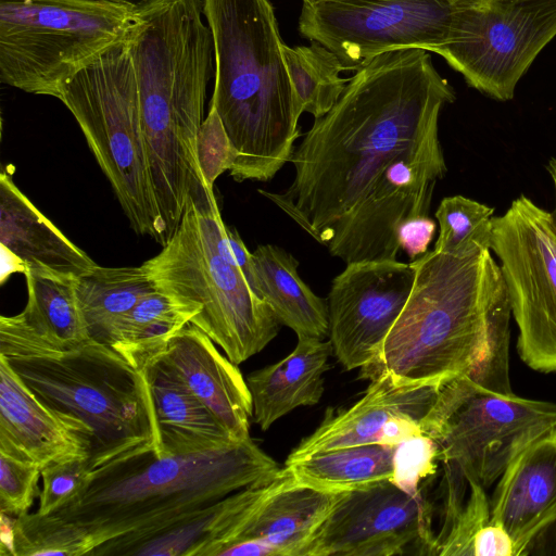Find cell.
<instances>
[{
	"instance_id": "obj_1",
	"label": "cell",
	"mask_w": 556,
	"mask_h": 556,
	"mask_svg": "<svg viewBox=\"0 0 556 556\" xmlns=\"http://www.w3.org/2000/svg\"><path fill=\"white\" fill-rule=\"evenodd\" d=\"M455 100L429 51L381 53L350 78L343 93L294 149L295 177L281 193L258 190L317 242L364 197L404 150L439 137V117Z\"/></svg>"
},
{
	"instance_id": "obj_2",
	"label": "cell",
	"mask_w": 556,
	"mask_h": 556,
	"mask_svg": "<svg viewBox=\"0 0 556 556\" xmlns=\"http://www.w3.org/2000/svg\"><path fill=\"white\" fill-rule=\"evenodd\" d=\"M279 470L251 438L188 455L139 450L90 470L49 515L16 517L13 556L134 555L191 514Z\"/></svg>"
},
{
	"instance_id": "obj_3",
	"label": "cell",
	"mask_w": 556,
	"mask_h": 556,
	"mask_svg": "<svg viewBox=\"0 0 556 556\" xmlns=\"http://www.w3.org/2000/svg\"><path fill=\"white\" fill-rule=\"evenodd\" d=\"M202 0H153L134 11L128 43L160 222L174 232L204 187L197 137L212 75V33Z\"/></svg>"
},
{
	"instance_id": "obj_4",
	"label": "cell",
	"mask_w": 556,
	"mask_h": 556,
	"mask_svg": "<svg viewBox=\"0 0 556 556\" xmlns=\"http://www.w3.org/2000/svg\"><path fill=\"white\" fill-rule=\"evenodd\" d=\"M409 264L415 273L409 296L378 359L359 377L442 387L472 368L509 327L507 288L491 250L468 256L432 250Z\"/></svg>"
},
{
	"instance_id": "obj_5",
	"label": "cell",
	"mask_w": 556,
	"mask_h": 556,
	"mask_svg": "<svg viewBox=\"0 0 556 556\" xmlns=\"http://www.w3.org/2000/svg\"><path fill=\"white\" fill-rule=\"evenodd\" d=\"M212 33L211 106L236 153V181H268L290 162L303 113L269 0H202Z\"/></svg>"
},
{
	"instance_id": "obj_6",
	"label": "cell",
	"mask_w": 556,
	"mask_h": 556,
	"mask_svg": "<svg viewBox=\"0 0 556 556\" xmlns=\"http://www.w3.org/2000/svg\"><path fill=\"white\" fill-rule=\"evenodd\" d=\"M0 356L43 403L92 430L91 470L139 450L157 451L146 377L114 349L93 340L54 349L0 324Z\"/></svg>"
},
{
	"instance_id": "obj_7",
	"label": "cell",
	"mask_w": 556,
	"mask_h": 556,
	"mask_svg": "<svg viewBox=\"0 0 556 556\" xmlns=\"http://www.w3.org/2000/svg\"><path fill=\"white\" fill-rule=\"evenodd\" d=\"M142 266L159 291L197 311L191 324L233 364L261 352L277 336L280 324L233 257L212 188L188 200L161 252Z\"/></svg>"
},
{
	"instance_id": "obj_8",
	"label": "cell",
	"mask_w": 556,
	"mask_h": 556,
	"mask_svg": "<svg viewBox=\"0 0 556 556\" xmlns=\"http://www.w3.org/2000/svg\"><path fill=\"white\" fill-rule=\"evenodd\" d=\"M127 34L76 73L58 99L75 117L131 228L163 245Z\"/></svg>"
},
{
	"instance_id": "obj_9",
	"label": "cell",
	"mask_w": 556,
	"mask_h": 556,
	"mask_svg": "<svg viewBox=\"0 0 556 556\" xmlns=\"http://www.w3.org/2000/svg\"><path fill=\"white\" fill-rule=\"evenodd\" d=\"M132 18L131 9L103 0H0V81L58 99Z\"/></svg>"
},
{
	"instance_id": "obj_10",
	"label": "cell",
	"mask_w": 556,
	"mask_h": 556,
	"mask_svg": "<svg viewBox=\"0 0 556 556\" xmlns=\"http://www.w3.org/2000/svg\"><path fill=\"white\" fill-rule=\"evenodd\" d=\"M491 251L518 328L517 351L531 369L556 371V225L526 194L492 217Z\"/></svg>"
},
{
	"instance_id": "obj_11",
	"label": "cell",
	"mask_w": 556,
	"mask_h": 556,
	"mask_svg": "<svg viewBox=\"0 0 556 556\" xmlns=\"http://www.w3.org/2000/svg\"><path fill=\"white\" fill-rule=\"evenodd\" d=\"M556 36V0H482L462 11L450 40L433 50L466 83L497 101Z\"/></svg>"
},
{
	"instance_id": "obj_12",
	"label": "cell",
	"mask_w": 556,
	"mask_h": 556,
	"mask_svg": "<svg viewBox=\"0 0 556 556\" xmlns=\"http://www.w3.org/2000/svg\"><path fill=\"white\" fill-rule=\"evenodd\" d=\"M482 0H350L303 3L301 35L332 51L346 71L399 49L429 52L450 40L465 9Z\"/></svg>"
},
{
	"instance_id": "obj_13",
	"label": "cell",
	"mask_w": 556,
	"mask_h": 556,
	"mask_svg": "<svg viewBox=\"0 0 556 556\" xmlns=\"http://www.w3.org/2000/svg\"><path fill=\"white\" fill-rule=\"evenodd\" d=\"M556 428V403L510 393H481L425 435L438 445L444 477L486 489L531 442Z\"/></svg>"
},
{
	"instance_id": "obj_14",
	"label": "cell",
	"mask_w": 556,
	"mask_h": 556,
	"mask_svg": "<svg viewBox=\"0 0 556 556\" xmlns=\"http://www.w3.org/2000/svg\"><path fill=\"white\" fill-rule=\"evenodd\" d=\"M446 170L439 137L397 154L332 227L326 243L329 253L345 264L395 261L400 225L428 215L435 182Z\"/></svg>"
},
{
	"instance_id": "obj_15",
	"label": "cell",
	"mask_w": 556,
	"mask_h": 556,
	"mask_svg": "<svg viewBox=\"0 0 556 556\" xmlns=\"http://www.w3.org/2000/svg\"><path fill=\"white\" fill-rule=\"evenodd\" d=\"M430 522L421 490L381 481L343 492L299 556H393L412 546L435 555Z\"/></svg>"
},
{
	"instance_id": "obj_16",
	"label": "cell",
	"mask_w": 556,
	"mask_h": 556,
	"mask_svg": "<svg viewBox=\"0 0 556 556\" xmlns=\"http://www.w3.org/2000/svg\"><path fill=\"white\" fill-rule=\"evenodd\" d=\"M414 278L412 265L397 260L350 263L334 277L327 299L329 340L345 370L376 363Z\"/></svg>"
},
{
	"instance_id": "obj_17",
	"label": "cell",
	"mask_w": 556,
	"mask_h": 556,
	"mask_svg": "<svg viewBox=\"0 0 556 556\" xmlns=\"http://www.w3.org/2000/svg\"><path fill=\"white\" fill-rule=\"evenodd\" d=\"M93 432L43 403L0 356V452L47 466L88 459Z\"/></svg>"
},
{
	"instance_id": "obj_18",
	"label": "cell",
	"mask_w": 556,
	"mask_h": 556,
	"mask_svg": "<svg viewBox=\"0 0 556 556\" xmlns=\"http://www.w3.org/2000/svg\"><path fill=\"white\" fill-rule=\"evenodd\" d=\"M490 521L508 532L515 556L528 555L534 541L556 522V428L507 465L490 500Z\"/></svg>"
},
{
	"instance_id": "obj_19",
	"label": "cell",
	"mask_w": 556,
	"mask_h": 556,
	"mask_svg": "<svg viewBox=\"0 0 556 556\" xmlns=\"http://www.w3.org/2000/svg\"><path fill=\"white\" fill-rule=\"evenodd\" d=\"M154 359L204 404L235 440L250 439L253 403L247 381L201 329L188 324Z\"/></svg>"
},
{
	"instance_id": "obj_20",
	"label": "cell",
	"mask_w": 556,
	"mask_h": 556,
	"mask_svg": "<svg viewBox=\"0 0 556 556\" xmlns=\"http://www.w3.org/2000/svg\"><path fill=\"white\" fill-rule=\"evenodd\" d=\"M441 387L396 386L388 376L370 380L364 396L348 409L327 415L319 427L290 453L285 464L308 454L333 448L379 443L392 418L421 422L433 406Z\"/></svg>"
},
{
	"instance_id": "obj_21",
	"label": "cell",
	"mask_w": 556,
	"mask_h": 556,
	"mask_svg": "<svg viewBox=\"0 0 556 556\" xmlns=\"http://www.w3.org/2000/svg\"><path fill=\"white\" fill-rule=\"evenodd\" d=\"M0 243L21 273L77 279L97 265L35 206L5 169L0 175Z\"/></svg>"
},
{
	"instance_id": "obj_22",
	"label": "cell",
	"mask_w": 556,
	"mask_h": 556,
	"mask_svg": "<svg viewBox=\"0 0 556 556\" xmlns=\"http://www.w3.org/2000/svg\"><path fill=\"white\" fill-rule=\"evenodd\" d=\"M342 493L300 484L283 467L268 482L239 541L258 542L273 556H299Z\"/></svg>"
},
{
	"instance_id": "obj_23",
	"label": "cell",
	"mask_w": 556,
	"mask_h": 556,
	"mask_svg": "<svg viewBox=\"0 0 556 556\" xmlns=\"http://www.w3.org/2000/svg\"><path fill=\"white\" fill-rule=\"evenodd\" d=\"M330 340L298 337L294 350L281 361L247 378L253 420L266 431L291 410L317 404L324 393V374L332 354Z\"/></svg>"
},
{
	"instance_id": "obj_24",
	"label": "cell",
	"mask_w": 556,
	"mask_h": 556,
	"mask_svg": "<svg viewBox=\"0 0 556 556\" xmlns=\"http://www.w3.org/2000/svg\"><path fill=\"white\" fill-rule=\"evenodd\" d=\"M142 372L153 405L160 456L197 454L237 441L159 361Z\"/></svg>"
},
{
	"instance_id": "obj_25",
	"label": "cell",
	"mask_w": 556,
	"mask_h": 556,
	"mask_svg": "<svg viewBox=\"0 0 556 556\" xmlns=\"http://www.w3.org/2000/svg\"><path fill=\"white\" fill-rule=\"evenodd\" d=\"M268 482L239 490L199 509L142 543L134 555L220 556L242 536Z\"/></svg>"
},
{
	"instance_id": "obj_26",
	"label": "cell",
	"mask_w": 556,
	"mask_h": 556,
	"mask_svg": "<svg viewBox=\"0 0 556 556\" xmlns=\"http://www.w3.org/2000/svg\"><path fill=\"white\" fill-rule=\"evenodd\" d=\"M257 295L271 309L279 324L298 337L324 339L329 334L327 301L319 298L301 278L296 258L286 250L258 245L252 252Z\"/></svg>"
},
{
	"instance_id": "obj_27",
	"label": "cell",
	"mask_w": 556,
	"mask_h": 556,
	"mask_svg": "<svg viewBox=\"0 0 556 556\" xmlns=\"http://www.w3.org/2000/svg\"><path fill=\"white\" fill-rule=\"evenodd\" d=\"M27 303L14 316H1L0 324L30 336L54 349L77 346L90 338L78 305L76 279L24 270Z\"/></svg>"
},
{
	"instance_id": "obj_28",
	"label": "cell",
	"mask_w": 556,
	"mask_h": 556,
	"mask_svg": "<svg viewBox=\"0 0 556 556\" xmlns=\"http://www.w3.org/2000/svg\"><path fill=\"white\" fill-rule=\"evenodd\" d=\"M395 448L380 443L353 445L315 452L285 467L300 484L341 493L392 481Z\"/></svg>"
},
{
	"instance_id": "obj_29",
	"label": "cell",
	"mask_w": 556,
	"mask_h": 556,
	"mask_svg": "<svg viewBox=\"0 0 556 556\" xmlns=\"http://www.w3.org/2000/svg\"><path fill=\"white\" fill-rule=\"evenodd\" d=\"M90 340L111 348L114 326L142 298L157 290L143 266L96 265L75 281Z\"/></svg>"
},
{
	"instance_id": "obj_30",
	"label": "cell",
	"mask_w": 556,
	"mask_h": 556,
	"mask_svg": "<svg viewBox=\"0 0 556 556\" xmlns=\"http://www.w3.org/2000/svg\"><path fill=\"white\" fill-rule=\"evenodd\" d=\"M195 316L192 307L155 290L119 318L111 348L142 371Z\"/></svg>"
},
{
	"instance_id": "obj_31",
	"label": "cell",
	"mask_w": 556,
	"mask_h": 556,
	"mask_svg": "<svg viewBox=\"0 0 556 556\" xmlns=\"http://www.w3.org/2000/svg\"><path fill=\"white\" fill-rule=\"evenodd\" d=\"M285 63L302 112L315 118L327 114L338 102L350 78L342 61L325 46L312 41L309 46H281Z\"/></svg>"
},
{
	"instance_id": "obj_32",
	"label": "cell",
	"mask_w": 556,
	"mask_h": 556,
	"mask_svg": "<svg viewBox=\"0 0 556 556\" xmlns=\"http://www.w3.org/2000/svg\"><path fill=\"white\" fill-rule=\"evenodd\" d=\"M494 208L463 195L443 198L435 211L437 252L468 256L491 250Z\"/></svg>"
},
{
	"instance_id": "obj_33",
	"label": "cell",
	"mask_w": 556,
	"mask_h": 556,
	"mask_svg": "<svg viewBox=\"0 0 556 556\" xmlns=\"http://www.w3.org/2000/svg\"><path fill=\"white\" fill-rule=\"evenodd\" d=\"M469 497L463 508L442 532L435 535V555L472 556L477 533L490 522V500L485 489L469 482Z\"/></svg>"
},
{
	"instance_id": "obj_34",
	"label": "cell",
	"mask_w": 556,
	"mask_h": 556,
	"mask_svg": "<svg viewBox=\"0 0 556 556\" xmlns=\"http://www.w3.org/2000/svg\"><path fill=\"white\" fill-rule=\"evenodd\" d=\"M39 466L0 452V513L20 517L28 513L39 495Z\"/></svg>"
},
{
	"instance_id": "obj_35",
	"label": "cell",
	"mask_w": 556,
	"mask_h": 556,
	"mask_svg": "<svg viewBox=\"0 0 556 556\" xmlns=\"http://www.w3.org/2000/svg\"><path fill=\"white\" fill-rule=\"evenodd\" d=\"M197 157L204 184L212 188L215 180L230 170L236 153L216 110L210 106L197 137Z\"/></svg>"
},
{
	"instance_id": "obj_36",
	"label": "cell",
	"mask_w": 556,
	"mask_h": 556,
	"mask_svg": "<svg viewBox=\"0 0 556 556\" xmlns=\"http://www.w3.org/2000/svg\"><path fill=\"white\" fill-rule=\"evenodd\" d=\"M87 459L52 464L41 469L42 489L39 493V516H46L68 502L84 485L90 471Z\"/></svg>"
},
{
	"instance_id": "obj_37",
	"label": "cell",
	"mask_w": 556,
	"mask_h": 556,
	"mask_svg": "<svg viewBox=\"0 0 556 556\" xmlns=\"http://www.w3.org/2000/svg\"><path fill=\"white\" fill-rule=\"evenodd\" d=\"M438 456L437 443L427 435L397 444L392 481L408 492H419L420 481L435 471Z\"/></svg>"
},
{
	"instance_id": "obj_38",
	"label": "cell",
	"mask_w": 556,
	"mask_h": 556,
	"mask_svg": "<svg viewBox=\"0 0 556 556\" xmlns=\"http://www.w3.org/2000/svg\"><path fill=\"white\" fill-rule=\"evenodd\" d=\"M435 222L427 214L412 216L399 227L397 241L400 249L404 250L414 261L428 252L430 242L435 233Z\"/></svg>"
},
{
	"instance_id": "obj_39",
	"label": "cell",
	"mask_w": 556,
	"mask_h": 556,
	"mask_svg": "<svg viewBox=\"0 0 556 556\" xmlns=\"http://www.w3.org/2000/svg\"><path fill=\"white\" fill-rule=\"evenodd\" d=\"M472 556H515L513 540L501 525L490 521L477 533Z\"/></svg>"
},
{
	"instance_id": "obj_40",
	"label": "cell",
	"mask_w": 556,
	"mask_h": 556,
	"mask_svg": "<svg viewBox=\"0 0 556 556\" xmlns=\"http://www.w3.org/2000/svg\"><path fill=\"white\" fill-rule=\"evenodd\" d=\"M227 236L231 252L237 264L241 268L253 292L257 295V282L252 253L248 250L236 229L227 227Z\"/></svg>"
},
{
	"instance_id": "obj_41",
	"label": "cell",
	"mask_w": 556,
	"mask_h": 556,
	"mask_svg": "<svg viewBox=\"0 0 556 556\" xmlns=\"http://www.w3.org/2000/svg\"><path fill=\"white\" fill-rule=\"evenodd\" d=\"M546 169H547V173L549 174V177L553 182V188H554L555 204H554V210L552 211V214H553L554 222L556 225V157L549 159Z\"/></svg>"
},
{
	"instance_id": "obj_42",
	"label": "cell",
	"mask_w": 556,
	"mask_h": 556,
	"mask_svg": "<svg viewBox=\"0 0 556 556\" xmlns=\"http://www.w3.org/2000/svg\"><path fill=\"white\" fill-rule=\"evenodd\" d=\"M103 1L124 5V7L131 9L132 11H135V10L152 2L153 0H103Z\"/></svg>"
},
{
	"instance_id": "obj_43",
	"label": "cell",
	"mask_w": 556,
	"mask_h": 556,
	"mask_svg": "<svg viewBox=\"0 0 556 556\" xmlns=\"http://www.w3.org/2000/svg\"><path fill=\"white\" fill-rule=\"evenodd\" d=\"M343 1H350V0H303V3L315 4V3H319V2H343Z\"/></svg>"
}]
</instances>
